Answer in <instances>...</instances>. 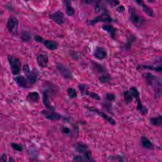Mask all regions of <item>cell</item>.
I'll return each mask as SVG.
<instances>
[{"label": "cell", "mask_w": 162, "mask_h": 162, "mask_svg": "<svg viewBox=\"0 0 162 162\" xmlns=\"http://www.w3.org/2000/svg\"><path fill=\"white\" fill-rule=\"evenodd\" d=\"M70 1L71 2H74V1H77V0H70Z\"/></svg>", "instance_id": "40"}, {"label": "cell", "mask_w": 162, "mask_h": 162, "mask_svg": "<svg viewBox=\"0 0 162 162\" xmlns=\"http://www.w3.org/2000/svg\"><path fill=\"white\" fill-rule=\"evenodd\" d=\"M150 120L151 124L155 126H161L162 125V119L161 115L157 117L151 118Z\"/></svg>", "instance_id": "23"}, {"label": "cell", "mask_w": 162, "mask_h": 162, "mask_svg": "<svg viewBox=\"0 0 162 162\" xmlns=\"http://www.w3.org/2000/svg\"><path fill=\"white\" fill-rule=\"evenodd\" d=\"M37 62L40 67H46L48 65V57L46 55H39L37 58Z\"/></svg>", "instance_id": "15"}, {"label": "cell", "mask_w": 162, "mask_h": 162, "mask_svg": "<svg viewBox=\"0 0 162 162\" xmlns=\"http://www.w3.org/2000/svg\"><path fill=\"white\" fill-rule=\"evenodd\" d=\"M75 148L76 150L78 152H80V153L85 152L87 149V148L85 145L80 144V143H77V144H75Z\"/></svg>", "instance_id": "26"}, {"label": "cell", "mask_w": 162, "mask_h": 162, "mask_svg": "<svg viewBox=\"0 0 162 162\" xmlns=\"http://www.w3.org/2000/svg\"><path fill=\"white\" fill-rule=\"evenodd\" d=\"M74 161L76 162H82L83 159L80 156H76L74 158Z\"/></svg>", "instance_id": "38"}, {"label": "cell", "mask_w": 162, "mask_h": 162, "mask_svg": "<svg viewBox=\"0 0 162 162\" xmlns=\"http://www.w3.org/2000/svg\"><path fill=\"white\" fill-rule=\"evenodd\" d=\"M109 76H106V75L102 76L100 78V82L102 83H106L109 81Z\"/></svg>", "instance_id": "36"}, {"label": "cell", "mask_w": 162, "mask_h": 162, "mask_svg": "<svg viewBox=\"0 0 162 162\" xmlns=\"http://www.w3.org/2000/svg\"><path fill=\"white\" fill-rule=\"evenodd\" d=\"M42 44H44L45 47L50 51H54L57 50L58 47L57 43L53 40H45L44 39Z\"/></svg>", "instance_id": "18"}, {"label": "cell", "mask_w": 162, "mask_h": 162, "mask_svg": "<svg viewBox=\"0 0 162 162\" xmlns=\"http://www.w3.org/2000/svg\"><path fill=\"white\" fill-rule=\"evenodd\" d=\"M0 116H1V113H0Z\"/></svg>", "instance_id": "42"}, {"label": "cell", "mask_w": 162, "mask_h": 162, "mask_svg": "<svg viewBox=\"0 0 162 162\" xmlns=\"http://www.w3.org/2000/svg\"><path fill=\"white\" fill-rule=\"evenodd\" d=\"M34 39L36 42L40 43H43V41L44 40L43 37L40 36V35H36V36H34Z\"/></svg>", "instance_id": "34"}, {"label": "cell", "mask_w": 162, "mask_h": 162, "mask_svg": "<svg viewBox=\"0 0 162 162\" xmlns=\"http://www.w3.org/2000/svg\"><path fill=\"white\" fill-rule=\"evenodd\" d=\"M137 110L143 115H147L148 113L147 109L145 106H144L143 105H142V104L141 103V102L138 103Z\"/></svg>", "instance_id": "24"}, {"label": "cell", "mask_w": 162, "mask_h": 162, "mask_svg": "<svg viewBox=\"0 0 162 162\" xmlns=\"http://www.w3.org/2000/svg\"><path fill=\"white\" fill-rule=\"evenodd\" d=\"M139 67L142 68L143 69H148V70H152L156 72L161 73L162 72V66H154L152 65H146V66H140Z\"/></svg>", "instance_id": "19"}, {"label": "cell", "mask_w": 162, "mask_h": 162, "mask_svg": "<svg viewBox=\"0 0 162 162\" xmlns=\"http://www.w3.org/2000/svg\"><path fill=\"white\" fill-rule=\"evenodd\" d=\"M67 93L70 98H76L77 97V93L76 90L72 87H69L67 89Z\"/></svg>", "instance_id": "28"}, {"label": "cell", "mask_w": 162, "mask_h": 162, "mask_svg": "<svg viewBox=\"0 0 162 162\" xmlns=\"http://www.w3.org/2000/svg\"><path fill=\"white\" fill-rule=\"evenodd\" d=\"M8 61L12 75H16L20 74L22 70V64L20 59L14 55H9L8 56Z\"/></svg>", "instance_id": "2"}, {"label": "cell", "mask_w": 162, "mask_h": 162, "mask_svg": "<svg viewBox=\"0 0 162 162\" xmlns=\"http://www.w3.org/2000/svg\"><path fill=\"white\" fill-rule=\"evenodd\" d=\"M142 144L144 148L147 149H152L153 148V144L147 138L142 136L141 139Z\"/></svg>", "instance_id": "20"}, {"label": "cell", "mask_w": 162, "mask_h": 162, "mask_svg": "<svg viewBox=\"0 0 162 162\" xmlns=\"http://www.w3.org/2000/svg\"><path fill=\"white\" fill-rule=\"evenodd\" d=\"M65 7V13L69 17H72L75 14V10L72 6L70 0H62Z\"/></svg>", "instance_id": "10"}, {"label": "cell", "mask_w": 162, "mask_h": 162, "mask_svg": "<svg viewBox=\"0 0 162 162\" xmlns=\"http://www.w3.org/2000/svg\"><path fill=\"white\" fill-rule=\"evenodd\" d=\"M21 38L22 41H23V42H27L30 41L31 37L30 34H28L27 32H23L21 36Z\"/></svg>", "instance_id": "31"}, {"label": "cell", "mask_w": 162, "mask_h": 162, "mask_svg": "<svg viewBox=\"0 0 162 162\" xmlns=\"http://www.w3.org/2000/svg\"><path fill=\"white\" fill-rule=\"evenodd\" d=\"M18 21L15 17H10L6 23V27L8 30L9 32L12 35L17 34L18 29Z\"/></svg>", "instance_id": "5"}, {"label": "cell", "mask_w": 162, "mask_h": 162, "mask_svg": "<svg viewBox=\"0 0 162 162\" xmlns=\"http://www.w3.org/2000/svg\"><path fill=\"white\" fill-rule=\"evenodd\" d=\"M41 114L45 119L51 121L59 120L61 119V115L53 110H43L41 111Z\"/></svg>", "instance_id": "7"}, {"label": "cell", "mask_w": 162, "mask_h": 162, "mask_svg": "<svg viewBox=\"0 0 162 162\" xmlns=\"http://www.w3.org/2000/svg\"><path fill=\"white\" fill-rule=\"evenodd\" d=\"M15 82L18 86L23 88H30L31 85L29 84L27 79L22 75H19L15 78Z\"/></svg>", "instance_id": "12"}, {"label": "cell", "mask_w": 162, "mask_h": 162, "mask_svg": "<svg viewBox=\"0 0 162 162\" xmlns=\"http://www.w3.org/2000/svg\"><path fill=\"white\" fill-rule=\"evenodd\" d=\"M42 102H43V104L45 106L46 108H47L49 110L53 111L54 108L53 107V106L51 105V103H50L48 91H45L42 93Z\"/></svg>", "instance_id": "16"}, {"label": "cell", "mask_w": 162, "mask_h": 162, "mask_svg": "<svg viewBox=\"0 0 162 162\" xmlns=\"http://www.w3.org/2000/svg\"><path fill=\"white\" fill-rule=\"evenodd\" d=\"M56 67L58 71L65 79L69 80L72 78V73L67 67L60 63H57Z\"/></svg>", "instance_id": "8"}, {"label": "cell", "mask_w": 162, "mask_h": 162, "mask_svg": "<svg viewBox=\"0 0 162 162\" xmlns=\"http://www.w3.org/2000/svg\"><path fill=\"white\" fill-rule=\"evenodd\" d=\"M89 110H91V111H93V112L94 111L96 113L99 114L103 119L106 120L107 122H109L111 125L114 126L116 125V122L115 119H113V118H111V117H110L108 114H106V113H104L103 112L100 111H99V110H97V109H95V108H89Z\"/></svg>", "instance_id": "13"}, {"label": "cell", "mask_w": 162, "mask_h": 162, "mask_svg": "<svg viewBox=\"0 0 162 162\" xmlns=\"http://www.w3.org/2000/svg\"><path fill=\"white\" fill-rule=\"evenodd\" d=\"M101 1L102 2H104L106 5H108L111 8L118 6L120 3V1L118 0H101Z\"/></svg>", "instance_id": "22"}, {"label": "cell", "mask_w": 162, "mask_h": 162, "mask_svg": "<svg viewBox=\"0 0 162 162\" xmlns=\"http://www.w3.org/2000/svg\"><path fill=\"white\" fill-rule=\"evenodd\" d=\"M25 1H29L30 0H25Z\"/></svg>", "instance_id": "41"}, {"label": "cell", "mask_w": 162, "mask_h": 162, "mask_svg": "<svg viewBox=\"0 0 162 162\" xmlns=\"http://www.w3.org/2000/svg\"><path fill=\"white\" fill-rule=\"evenodd\" d=\"M124 96L125 101L126 103L128 104L132 102L133 98L130 92L129 91H125L124 93Z\"/></svg>", "instance_id": "27"}, {"label": "cell", "mask_w": 162, "mask_h": 162, "mask_svg": "<svg viewBox=\"0 0 162 162\" xmlns=\"http://www.w3.org/2000/svg\"><path fill=\"white\" fill-rule=\"evenodd\" d=\"M113 22H116V21L109 14V12H105L102 13L100 15L94 18L92 20H88L87 23L90 26H94L99 22L109 23Z\"/></svg>", "instance_id": "3"}, {"label": "cell", "mask_w": 162, "mask_h": 162, "mask_svg": "<svg viewBox=\"0 0 162 162\" xmlns=\"http://www.w3.org/2000/svg\"><path fill=\"white\" fill-rule=\"evenodd\" d=\"M79 90L82 95H88V86L87 84H79L78 86Z\"/></svg>", "instance_id": "25"}, {"label": "cell", "mask_w": 162, "mask_h": 162, "mask_svg": "<svg viewBox=\"0 0 162 162\" xmlns=\"http://www.w3.org/2000/svg\"><path fill=\"white\" fill-rule=\"evenodd\" d=\"M62 132L65 134H68L70 133V130L68 128L63 127L62 128Z\"/></svg>", "instance_id": "37"}, {"label": "cell", "mask_w": 162, "mask_h": 162, "mask_svg": "<svg viewBox=\"0 0 162 162\" xmlns=\"http://www.w3.org/2000/svg\"><path fill=\"white\" fill-rule=\"evenodd\" d=\"M106 98L108 101H113L116 99V97L113 93H108L106 95Z\"/></svg>", "instance_id": "33"}, {"label": "cell", "mask_w": 162, "mask_h": 162, "mask_svg": "<svg viewBox=\"0 0 162 162\" xmlns=\"http://www.w3.org/2000/svg\"><path fill=\"white\" fill-rule=\"evenodd\" d=\"M88 95L90 97L92 98L93 99L96 100V101H100L101 100V97L100 95H98V93H96V92H89Z\"/></svg>", "instance_id": "32"}, {"label": "cell", "mask_w": 162, "mask_h": 162, "mask_svg": "<svg viewBox=\"0 0 162 162\" xmlns=\"http://www.w3.org/2000/svg\"><path fill=\"white\" fill-rule=\"evenodd\" d=\"M116 10L119 14H123L126 11V8L125 7V6H123V5H120V6H118Z\"/></svg>", "instance_id": "35"}, {"label": "cell", "mask_w": 162, "mask_h": 162, "mask_svg": "<svg viewBox=\"0 0 162 162\" xmlns=\"http://www.w3.org/2000/svg\"><path fill=\"white\" fill-rule=\"evenodd\" d=\"M134 2L138 5L140 6L143 11L147 16L149 17H154V13L153 10L149 7L147 5H146L144 0H134Z\"/></svg>", "instance_id": "11"}, {"label": "cell", "mask_w": 162, "mask_h": 162, "mask_svg": "<svg viewBox=\"0 0 162 162\" xmlns=\"http://www.w3.org/2000/svg\"><path fill=\"white\" fill-rule=\"evenodd\" d=\"M128 14L129 19L136 28L139 29L144 26L145 23V19L141 16L139 15L137 10L134 7L129 6Z\"/></svg>", "instance_id": "1"}, {"label": "cell", "mask_w": 162, "mask_h": 162, "mask_svg": "<svg viewBox=\"0 0 162 162\" xmlns=\"http://www.w3.org/2000/svg\"><path fill=\"white\" fill-rule=\"evenodd\" d=\"M40 99V96L39 93L37 91L30 92L27 95V97H26L27 102L31 103H37L38 101H39Z\"/></svg>", "instance_id": "17"}, {"label": "cell", "mask_w": 162, "mask_h": 162, "mask_svg": "<svg viewBox=\"0 0 162 162\" xmlns=\"http://www.w3.org/2000/svg\"><path fill=\"white\" fill-rule=\"evenodd\" d=\"M129 91L130 92L133 98H134L137 100V102H140V99L139 92L136 87H131Z\"/></svg>", "instance_id": "21"}, {"label": "cell", "mask_w": 162, "mask_h": 162, "mask_svg": "<svg viewBox=\"0 0 162 162\" xmlns=\"http://www.w3.org/2000/svg\"><path fill=\"white\" fill-rule=\"evenodd\" d=\"M49 18L59 25L63 24L66 21V17L63 12L61 10H58L50 14L49 15Z\"/></svg>", "instance_id": "6"}, {"label": "cell", "mask_w": 162, "mask_h": 162, "mask_svg": "<svg viewBox=\"0 0 162 162\" xmlns=\"http://www.w3.org/2000/svg\"><path fill=\"white\" fill-rule=\"evenodd\" d=\"M23 69L29 84L31 85L35 84L38 79V75L35 70H31L28 65H24Z\"/></svg>", "instance_id": "4"}, {"label": "cell", "mask_w": 162, "mask_h": 162, "mask_svg": "<svg viewBox=\"0 0 162 162\" xmlns=\"http://www.w3.org/2000/svg\"><path fill=\"white\" fill-rule=\"evenodd\" d=\"M95 58L98 60H104L108 56V53L105 48L102 47H96L93 52Z\"/></svg>", "instance_id": "9"}, {"label": "cell", "mask_w": 162, "mask_h": 162, "mask_svg": "<svg viewBox=\"0 0 162 162\" xmlns=\"http://www.w3.org/2000/svg\"><path fill=\"white\" fill-rule=\"evenodd\" d=\"M102 29L104 31H106L111 38H114L117 34V29L115 28L114 26L110 24H103L102 26Z\"/></svg>", "instance_id": "14"}, {"label": "cell", "mask_w": 162, "mask_h": 162, "mask_svg": "<svg viewBox=\"0 0 162 162\" xmlns=\"http://www.w3.org/2000/svg\"><path fill=\"white\" fill-rule=\"evenodd\" d=\"M81 2L83 4L87 5H95L98 4L100 2V0H81Z\"/></svg>", "instance_id": "29"}, {"label": "cell", "mask_w": 162, "mask_h": 162, "mask_svg": "<svg viewBox=\"0 0 162 162\" xmlns=\"http://www.w3.org/2000/svg\"><path fill=\"white\" fill-rule=\"evenodd\" d=\"M8 162H16L15 160L12 157H10L9 159Z\"/></svg>", "instance_id": "39"}, {"label": "cell", "mask_w": 162, "mask_h": 162, "mask_svg": "<svg viewBox=\"0 0 162 162\" xmlns=\"http://www.w3.org/2000/svg\"><path fill=\"white\" fill-rule=\"evenodd\" d=\"M11 146L14 150L18 151V152H22L23 149L22 145L18 144V143H12L11 144Z\"/></svg>", "instance_id": "30"}]
</instances>
